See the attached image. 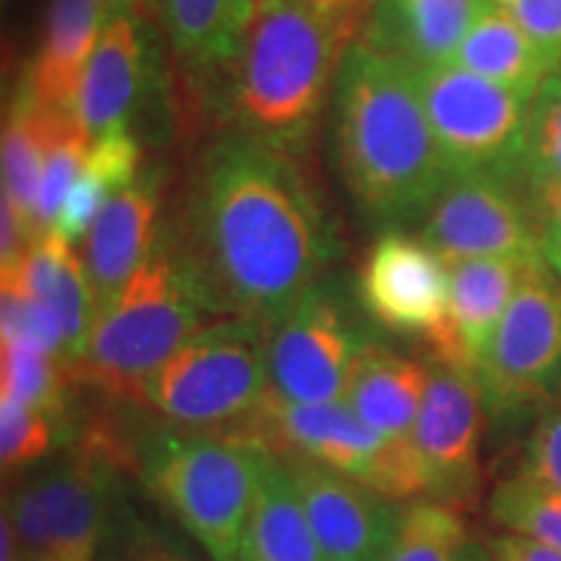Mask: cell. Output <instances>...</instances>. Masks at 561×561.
<instances>
[{
  "mask_svg": "<svg viewBox=\"0 0 561 561\" xmlns=\"http://www.w3.org/2000/svg\"><path fill=\"white\" fill-rule=\"evenodd\" d=\"M178 234L214 318L276 320L341 257V237L294 153L234 130L203 151Z\"/></svg>",
  "mask_w": 561,
  "mask_h": 561,
  "instance_id": "6da1fadb",
  "label": "cell"
},
{
  "mask_svg": "<svg viewBox=\"0 0 561 561\" xmlns=\"http://www.w3.org/2000/svg\"><path fill=\"white\" fill-rule=\"evenodd\" d=\"M331 151L343 187L369 221L424 219L450 182L416 68L371 42H351L331 96Z\"/></svg>",
  "mask_w": 561,
  "mask_h": 561,
  "instance_id": "7a4b0ae2",
  "label": "cell"
},
{
  "mask_svg": "<svg viewBox=\"0 0 561 561\" xmlns=\"http://www.w3.org/2000/svg\"><path fill=\"white\" fill-rule=\"evenodd\" d=\"M356 30L299 0H257L229 70L227 107L240 130L280 151L305 149Z\"/></svg>",
  "mask_w": 561,
  "mask_h": 561,
  "instance_id": "3957f363",
  "label": "cell"
},
{
  "mask_svg": "<svg viewBox=\"0 0 561 561\" xmlns=\"http://www.w3.org/2000/svg\"><path fill=\"white\" fill-rule=\"evenodd\" d=\"M210 318L178 234L164 227L146 263L96 318L87 354L70 369L73 382L112 401H138L146 380Z\"/></svg>",
  "mask_w": 561,
  "mask_h": 561,
  "instance_id": "277c9868",
  "label": "cell"
},
{
  "mask_svg": "<svg viewBox=\"0 0 561 561\" xmlns=\"http://www.w3.org/2000/svg\"><path fill=\"white\" fill-rule=\"evenodd\" d=\"M265 447L231 432L167 430L146 442V489L214 561H237Z\"/></svg>",
  "mask_w": 561,
  "mask_h": 561,
  "instance_id": "5b68a950",
  "label": "cell"
},
{
  "mask_svg": "<svg viewBox=\"0 0 561 561\" xmlns=\"http://www.w3.org/2000/svg\"><path fill=\"white\" fill-rule=\"evenodd\" d=\"M268 390V322L221 318L153 371L138 403L174 430L237 432Z\"/></svg>",
  "mask_w": 561,
  "mask_h": 561,
  "instance_id": "8992f818",
  "label": "cell"
},
{
  "mask_svg": "<svg viewBox=\"0 0 561 561\" xmlns=\"http://www.w3.org/2000/svg\"><path fill=\"white\" fill-rule=\"evenodd\" d=\"M278 458H299L362 481L390 502L426 500V473L411 437L392 439L348 403H299L268 390L237 432Z\"/></svg>",
  "mask_w": 561,
  "mask_h": 561,
  "instance_id": "52a82bcc",
  "label": "cell"
},
{
  "mask_svg": "<svg viewBox=\"0 0 561 561\" xmlns=\"http://www.w3.org/2000/svg\"><path fill=\"white\" fill-rule=\"evenodd\" d=\"M416 81L447 178L523 180L528 96L455 62L419 68Z\"/></svg>",
  "mask_w": 561,
  "mask_h": 561,
  "instance_id": "ba28073f",
  "label": "cell"
},
{
  "mask_svg": "<svg viewBox=\"0 0 561 561\" xmlns=\"http://www.w3.org/2000/svg\"><path fill=\"white\" fill-rule=\"evenodd\" d=\"M117 445L91 434L68 458L19 483L5 496L3 515L16 530L26 557L60 553L94 559L115 512Z\"/></svg>",
  "mask_w": 561,
  "mask_h": 561,
  "instance_id": "9c48e42d",
  "label": "cell"
},
{
  "mask_svg": "<svg viewBox=\"0 0 561 561\" xmlns=\"http://www.w3.org/2000/svg\"><path fill=\"white\" fill-rule=\"evenodd\" d=\"M486 413L512 416L561 385V278L543 257L523 273L479 367Z\"/></svg>",
  "mask_w": 561,
  "mask_h": 561,
  "instance_id": "30bf717a",
  "label": "cell"
},
{
  "mask_svg": "<svg viewBox=\"0 0 561 561\" xmlns=\"http://www.w3.org/2000/svg\"><path fill=\"white\" fill-rule=\"evenodd\" d=\"M343 299L314 284L268 322L271 390L299 403H339L364 348Z\"/></svg>",
  "mask_w": 561,
  "mask_h": 561,
  "instance_id": "8fae6325",
  "label": "cell"
},
{
  "mask_svg": "<svg viewBox=\"0 0 561 561\" xmlns=\"http://www.w3.org/2000/svg\"><path fill=\"white\" fill-rule=\"evenodd\" d=\"M430 382L413 426L426 473V500L466 507L481 489V437L486 401L476 369L432 356Z\"/></svg>",
  "mask_w": 561,
  "mask_h": 561,
  "instance_id": "7c38bea8",
  "label": "cell"
},
{
  "mask_svg": "<svg viewBox=\"0 0 561 561\" xmlns=\"http://www.w3.org/2000/svg\"><path fill=\"white\" fill-rule=\"evenodd\" d=\"M536 214L517 198L515 182L450 180L421 219L419 237L447 265L473 257H543Z\"/></svg>",
  "mask_w": 561,
  "mask_h": 561,
  "instance_id": "4fadbf2b",
  "label": "cell"
},
{
  "mask_svg": "<svg viewBox=\"0 0 561 561\" xmlns=\"http://www.w3.org/2000/svg\"><path fill=\"white\" fill-rule=\"evenodd\" d=\"M356 297L385 331L419 335L434 351L450 318V265L421 237L388 229L364 257Z\"/></svg>",
  "mask_w": 561,
  "mask_h": 561,
  "instance_id": "5bb4252c",
  "label": "cell"
},
{
  "mask_svg": "<svg viewBox=\"0 0 561 561\" xmlns=\"http://www.w3.org/2000/svg\"><path fill=\"white\" fill-rule=\"evenodd\" d=\"M289 468L325 561H380L401 507L362 481L318 462L280 458Z\"/></svg>",
  "mask_w": 561,
  "mask_h": 561,
  "instance_id": "9a60e30c",
  "label": "cell"
},
{
  "mask_svg": "<svg viewBox=\"0 0 561 561\" xmlns=\"http://www.w3.org/2000/svg\"><path fill=\"white\" fill-rule=\"evenodd\" d=\"M140 19H110L83 70L70 115L91 144L130 130L133 112L151 83L153 45Z\"/></svg>",
  "mask_w": 561,
  "mask_h": 561,
  "instance_id": "2e32d148",
  "label": "cell"
},
{
  "mask_svg": "<svg viewBox=\"0 0 561 561\" xmlns=\"http://www.w3.org/2000/svg\"><path fill=\"white\" fill-rule=\"evenodd\" d=\"M161 208L159 174L140 172L112 198L83 240V268L94 291L96 318L115 301L125 284L151 255L157 244Z\"/></svg>",
  "mask_w": 561,
  "mask_h": 561,
  "instance_id": "e0dca14e",
  "label": "cell"
},
{
  "mask_svg": "<svg viewBox=\"0 0 561 561\" xmlns=\"http://www.w3.org/2000/svg\"><path fill=\"white\" fill-rule=\"evenodd\" d=\"M533 261L473 257L450 263V318L445 339L432 356L466 364L471 369L479 367L491 335L500 328L523 273Z\"/></svg>",
  "mask_w": 561,
  "mask_h": 561,
  "instance_id": "ac0fdd59",
  "label": "cell"
},
{
  "mask_svg": "<svg viewBox=\"0 0 561 561\" xmlns=\"http://www.w3.org/2000/svg\"><path fill=\"white\" fill-rule=\"evenodd\" d=\"M3 286L30 294L58 314L66 331L68 367L73 369L87 354L96 322V305L87 268L70 242L55 231L34 237L24 257L11 271H3Z\"/></svg>",
  "mask_w": 561,
  "mask_h": 561,
  "instance_id": "d6986e66",
  "label": "cell"
},
{
  "mask_svg": "<svg viewBox=\"0 0 561 561\" xmlns=\"http://www.w3.org/2000/svg\"><path fill=\"white\" fill-rule=\"evenodd\" d=\"M257 0H149L174 58L193 79L231 70L248 39Z\"/></svg>",
  "mask_w": 561,
  "mask_h": 561,
  "instance_id": "ffe728a7",
  "label": "cell"
},
{
  "mask_svg": "<svg viewBox=\"0 0 561 561\" xmlns=\"http://www.w3.org/2000/svg\"><path fill=\"white\" fill-rule=\"evenodd\" d=\"M491 0H377L369 42L413 68L453 62Z\"/></svg>",
  "mask_w": 561,
  "mask_h": 561,
  "instance_id": "44dd1931",
  "label": "cell"
},
{
  "mask_svg": "<svg viewBox=\"0 0 561 561\" xmlns=\"http://www.w3.org/2000/svg\"><path fill=\"white\" fill-rule=\"evenodd\" d=\"M430 369L426 362L398 354L380 343H364L351 369L343 403L364 424L385 437H411L424 401Z\"/></svg>",
  "mask_w": 561,
  "mask_h": 561,
  "instance_id": "7402d4cb",
  "label": "cell"
},
{
  "mask_svg": "<svg viewBox=\"0 0 561 561\" xmlns=\"http://www.w3.org/2000/svg\"><path fill=\"white\" fill-rule=\"evenodd\" d=\"M104 24L102 0H53L26 79L42 104L70 112Z\"/></svg>",
  "mask_w": 561,
  "mask_h": 561,
  "instance_id": "603a6c76",
  "label": "cell"
},
{
  "mask_svg": "<svg viewBox=\"0 0 561 561\" xmlns=\"http://www.w3.org/2000/svg\"><path fill=\"white\" fill-rule=\"evenodd\" d=\"M242 561H325L286 462L265 450L242 538Z\"/></svg>",
  "mask_w": 561,
  "mask_h": 561,
  "instance_id": "cb8c5ba5",
  "label": "cell"
},
{
  "mask_svg": "<svg viewBox=\"0 0 561 561\" xmlns=\"http://www.w3.org/2000/svg\"><path fill=\"white\" fill-rule=\"evenodd\" d=\"M453 62L512 91H520L528 100L536 96L538 87L559 66L494 3L483 9L479 21L460 42Z\"/></svg>",
  "mask_w": 561,
  "mask_h": 561,
  "instance_id": "d4e9b609",
  "label": "cell"
},
{
  "mask_svg": "<svg viewBox=\"0 0 561 561\" xmlns=\"http://www.w3.org/2000/svg\"><path fill=\"white\" fill-rule=\"evenodd\" d=\"M68 112L50 110L42 104L30 83H21L13 94L3 123V195L30 224L34 237V214H37L39 182L45 170L55 128Z\"/></svg>",
  "mask_w": 561,
  "mask_h": 561,
  "instance_id": "484cf974",
  "label": "cell"
},
{
  "mask_svg": "<svg viewBox=\"0 0 561 561\" xmlns=\"http://www.w3.org/2000/svg\"><path fill=\"white\" fill-rule=\"evenodd\" d=\"M140 170V144L130 130L112 133L89 146L87 159L62 203L53 231L66 242L87 240L104 206L125 191Z\"/></svg>",
  "mask_w": 561,
  "mask_h": 561,
  "instance_id": "4316f807",
  "label": "cell"
},
{
  "mask_svg": "<svg viewBox=\"0 0 561 561\" xmlns=\"http://www.w3.org/2000/svg\"><path fill=\"white\" fill-rule=\"evenodd\" d=\"M380 561H491V553L471 536L458 507L413 500L401 507L398 528Z\"/></svg>",
  "mask_w": 561,
  "mask_h": 561,
  "instance_id": "83f0119b",
  "label": "cell"
},
{
  "mask_svg": "<svg viewBox=\"0 0 561 561\" xmlns=\"http://www.w3.org/2000/svg\"><path fill=\"white\" fill-rule=\"evenodd\" d=\"M73 375L58 356L26 346L19 341H3L0 356V396L32 405L50 416L58 430H68V385Z\"/></svg>",
  "mask_w": 561,
  "mask_h": 561,
  "instance_id": "f1b7e54d",
  "label": "cell"
},
{
  "mask_svg": "<svg viewBox=\"0 0 561 561\" xmlns=\"http://www.w3.org/2000/svg\"><path fill=\"white\" fill-rule=\"evenodd\" d=\"M494 523L515 536L561 551V491L525 479L502 481L489 500Z\"/></svg>",
  "mask_w": 561,
  "mask_h": 561,
  "instance_id": "f546056e",
  "label": "cell"
},
{
  "mask_svg": "<svg viewBox=\"0 0 561 561\" xmlns=\"http://www.w3.org/2000/svg\"><path fill=\"white\" fill-rule=\"evenodd\" d=\"M523 180L533 191L561 182V66L551 70L530 100Z\"/></svg>",
  "mask_w": 561,
  "mask_h": 561,
  "instance_id": "4dcf8cb0",
  "label": "cell"
},
{
  "mask_svg": "<svg viewBox=\"0 0 561 561\" xmlns=\"http://www.w3.org/2000/svg\"><path fill=\"white\" fill-rule=\"evenodd\" d=\"M91 140L83 136V130L76 125L73 115H62L58 128H55L53 144L47 149L45 170H42L37 214H34V227L37 237L45 231H53L62 203H66L70 187L79 178L83 159H87Z\"/></svg>",
  "mask_w": 561,
  "mask_h": 561,
  "instance_id": "1f68e13d",
  "label": "cell"
},
{
  "mask_svg": "<svg viewBox=\"0 0 561 561\" xmlns=\"http://www.w3.org/2000/svg\"><path fill=\"white\" fill-rule=\"evenodd\" d=\"M58 424L32 405L0 396V462L3 473L30 468L45 458L60 437Z\"/></svg>",
  "mask_w": 561,
  "mask_h": 561,
  "instance_id": "d6a6232c",
  "label": "cell"
},
{
  "mask_svg": "<svg viewBox=\"0 0 561 561\" xmlns=\"http://www.w3.org/2000/svg\"><path fill=\"white\" fill-rule=\"evenodd\" d=\"M0 328H3V341L26 343V346L58 356L68 367L66 331H62L58 314L50 307L42 305V301L30 297V294H21L11 289V286H3V297H0Z\"/></svg>",
  "mask_w": 561,
  "mask_h": 561,
  "instance_id": "836d02e7",
  "label": "cell"
},
{
  "mask_svg": "<svg viewBox=\"0 0 561 561\" xmlns=\"http://www.w3.org/2000/svg\"><path fill=\"white\" fill-rule=\"evenodd\" d=\"M520 476L561 491V401L538 416L525 439Z\"/></svg>",
  "mask_w": 561,
  "mask_h": 561,
  "instance_id": "e575fe53",
  "label": "cell"
},
{
  "mask_svg": "<svg viewBox=\"0 0 561 561\" xmlns=\"http://www.w3.org/2000/svg\"><path fill=\"white\" fill-rule=\"evenodd\" d=\"M561 66V0H491Z\"/></svg>",
  "mask_w": 561,
  "mask_h": 561,
  "instance_id": "d590c367",
  "label": "cell"
},
{
  "mask_svg": "<svg viewBox=\"0 0 561 561\" xmlns=\"http://www.w3.org/2000/svg\"><path fill=\"white\" fill-rule=\"evenodd\" d=\"M489 553L491 561H561V551L507 530L489 543Z\"/></svg>",
  "mask_w": 561,
  "mask_h": 561,
  "instance_id": "8d00e7d4",
  "label": "cell"
},
{
  "mask_svg": "<svg viewBox=\"0 0 561 561\" xmlns=\"http://www.w3.org/2000/svg\"><path fill=\"white\" fill-rule=\"evenodd\" d=\"M536 214L538 229H541V242L546 240H561V182L553 185L536 187Z\"/></svg>",
  "mask_w": 561,
  "mask_h": 561,
  "instance_id": "74e56055",
  "label": "cell"
},
{
  "mask_svg": "<svg viewBox=\"0 0 561 561\" xmlns=\"http://www.w3.org/2000/svg\"><path fill=\"white\" fill-rule=\"evenodd\" d=\"M123 561H191L182 557L180 551H174L172 546L153 541V538H136L125 551Z\"/></svg>",
  "mask_w": 561,
  "mask_h": 561,
  "instance_id": "f35d334b",
  "label": "cell"
},
{
  "mask_svg": "<svg viewBox=\"0 0 561 561\" xmlns=\"http://www.w3.org/2000/svg\"><path fill=\"white\" fill-rule=\"evenodd\" d=\"M299 3L310 5V9L320 13H328V16L362 24L364 3H367V0H299Z\"/></svg>",
  "mask_w": 561,
  "mask_h": 561,
  "instance_id": "ab89813d",
  "label": "cell"
},
{
  "mask_svg": "<svg viewBox=\"0 0 561 561\" xmlns=\"http://www.w3.org/2000/svg\"><path fill=\"white\" fill-rule=\"evenodd\" d=\"M24 559H26L24 546H21L9 517L3 515V523H0V561H24Z\"/></svg>",
  "mask_w": 561,
  "mask_h": 561,
  "instance_id": "60d3db41",
  "label": "cell"
},
{
  "mask_svg": "<svg viewBox=\"0 0 561 561\" xmlns=\"http://www.w3.org/2000/svg\"><path fill=\"white\" fill-rule=\"evenodd\" d=\"M104 21L121 16H144L149 13V0H102Z\"/></svg>",
  "mask_w": 561,
  "mask_h": 561,
  "instance_id": "b9f144b4",
  "label": "cell"
},
{
  "mask_svg": "<svg viewBox=\"0 0 561 561\" xmlns=\"http://www.w3.org/2000/svg\"><path fill=\"white\" fill-rule=\"evenodd\" d=\"M543 261L549 263V268L561 278V240L543 242Z\"/></svg>",
  "mask_w": 561,
  "mask_h": 561,
  "instance_id": "7bdbcfd3",
  "label": "cell"
},
{
  "mask_svg": "<svg viewBox=\"0 0 561 561\" xmlns=\"http://www.w3.org/2000/svg\"><path fill=\"white\" fill-rule=\"evenodd\" d=\"M24 561H89V559H73V557H60V553H32Z\"/></svg>",
  "mask_w": 561,
  "mask_h": 561,
  "instance_id": "ee69618b",
  "label": "cell"
},
{
  "mask_svg": "<svg viewBox=\"0 0 561 561\" xmlns=\"http://www.w3.org/2000/svg\"><path fill=\"white\" fill-rule=\"evenodd\" d=\"M237 561H242V559H237Z\"/></svg>",
  "mask_w": 561,
  "mask_h": 561,
  "instance_id": "f6af8a7d",
  "label": "cell"
}]
</instances>
